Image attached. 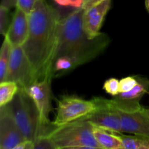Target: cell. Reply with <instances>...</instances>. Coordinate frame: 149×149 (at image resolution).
<instances>
[{"label": "cell", "instance_id": "1", "mask_svg": "<svg viewBox=\"0 0 149 149\" xmlns=\"http://www.w3.org/2000/svg\"><path fill=\"white\" fill-rule=\"evenodd\" d=\"M29 32L22 45L35 79L53 77V59L58 44L61 18L47 0H39L29 14Z\"/></svg>", "mask_w": 149, "mask_h": 149}, {"label": "cell", "instance_id": "2", "mask_svg": "<svg viewBox=\"0 0 149 149\" xmlns=\"http://www.w3.org/2000/svg\"><path fill=\"white\" fill-rule=\"evenodd\" d=\"M84 13L81 9L60 20L53 62L59 57L68 56L78 67L98 56L110 44L111 39L106 34L101 33L95 38L86 34L83 28Z\"/></svg>", "mask_w": 149, "mask_h": 149}, {"label": "cell", "instance_id": "3", "mask_svg": "<svg viewBox=\"0 0 149 149\" xmlns=\"http://www.w3.org/2000/svg\"><path fill=\"white\" fill-rule=\"evenodd\" d=\"M5 106L27 141L34 142L40 137H47L55 128L43 125L36 105L23 89H19L14 99Z\"/></svg>", "mask_w": 149, "mask_h": 149}, {"label": "cell", "instance_id": "4", "mask_svg": "<svg viewBox=\"0 0 149 149\" xmlns=\"http://www.w3.org/2000/svg\"><path fill=\"white\" fill-rule=\"evenodd\" d=\"M94 126L84 118L55 127L47 137L58 149L75 146L101 148L93 134Z\"/></svg>", "mask_w": 149, "mask_h": 149}, {"label": "cell", "instance_id": "5", "mask_svg": "<svg viewBox=\"0 0 149 149\" xmlns=\"http://www.w3.org/2000/svg\"><path fill=\"white\" fill-rule=\"evenodd\" d=\"M93 99L86 100L75 95H64L57 101L56 115L52 123L55 127L84 118L96 110Z\"/></svg>", "mask_w": 149, "mask_h": 149}, {"label": "cell", "instance_id": "6", "mask_svg": "<svg viewBox=\"0 0 149 149\" xmlns=\"http://www.w3.org/2000/svg\"><path fill=\"white\" fill-rule=\"evenodd\" d=\"M96 110L84 117L94 127L113 133H122L119 111L111 102V99L93 98Z\"/></svg>", "mask_w": 149, "mask_h": 149}, {"label": "cell", "instance_id": "7", "mask_svg": "<svg viewBox=\"0 0 149 149\" xmlns=\"http://www.w3.org/2000/svg\"><path fill=\"white\" fill-rule=\"evenodd\" d=\"M5 80L15 82L23 90L36 81L33 69L22 46L13 47Z\"/></svg>", "mask_w": 149, "mask_h": 149}, {"label": "cell", "instance_id": "8", "mask_svg": "<svg viewBox=\"0 0 149 149\" xmlns=\"http://www.w3.org/2000/svg\"><path fill=\"white\" fill-rule=\"evenodd\" d=\"M52 77L48 76L41 80H36L25 89L36 105L43 125L49 128L55 127L49 119V113L52 110Z\"/></svg>", "mask_w": 149, "mask_h": 149}, {"label": "cell", "instance_id": "9", "mask_svg": "<svg viewBox=\"0 0 149 149\" xmlns=\"http://www.w3.org/2000/svg\"><path fill=\"white\" fill-rule=\"evenodd\" d=\"M138 83L131 91L120 93L113 96L111 102L119 111H133L142 108L140 104L141 98L148 92L149 80L137 75Z\"/></svg>", "mask_w": 149, "mask_h": 149}, {"label": "cell", "instance_id": "10", "mask_svg": "<svg viewBox=\"0 0 149 149\" xmlns=\"http://www.w3.org/2000/svg\"><path fill=\"white\" fill-rule=\"evenodd\" d=\"M26 141L7 107L0 108V149H13Z\"/></svg>", "mask_w": 149, "mask_h": 149}, {"label": "cell", "instance_id": "11", "mask_svg": "<svg viewBox=\"0 0 149 149\" xmlns=\"http://www.w3.org/2000/svg\"><path fill=\"white\" fill-rule=\"evenodd\" d=\"M122 133L149 139V115L147 108L133 111H119Z\"/></svg>", "mask_w": 149, "mask_h": 149}, {"label": "cell", "instance_id": "12", "mask_svg": "<svg viewBox=\"0 0 149 149\" xmlns=\"http://www.w3.org/2000/svg\"><path fill=\"white\" fill-rule=\"evenodd\" d=\"M111 0H105L91 8L84 10L83 15V28L90 38H95L100 32L106 15L110 10Z\"/></svg>", "mask_w": 149, "mask_h": 149}, {"label": "cell", "instance_id": "13", "mask_svg": "<svg viewBox=\"0 0 149 149\" xmlns=\"http://www.w3.org/2000/svg\"><path fill=\"white\" fill-rule=\"evenodd\" d=\"M13 16L11 24L4 37L7 38L13 47L22 46L29 35V15L18 7H16Z\"/></svg>", "mask_w": 149, "mask_h": 149}, {"label": "cell", "instance_id": "14", "mask_svg": "<svg viewBox=\"0 0 149 149\" xmlns=\"http://www.w3.org/2000/svg\"><path fill=\"white\" fill-rule=\"evenodd\" d=\"M95 138L103 149H125L122 139L117 133L111 132L94 127Z\"/></svg>", "mask_w": 149, "mask_h": 149}, {"label": "cell", "instance_id": "15", "mask_svg": "<svg viewBox=\"0 0 149 149\" xmlns=\"http://www.w3.org/2000/svg\"><path fill=\"white\" fill-rule=\"evenodd\" d=\"M61 19L83 9L85 0H47Z\"/></svg>", "mask_w": 149, "mask_h": 149}, {"label": "cell", "instance_id": "16", "mask_svg": "<svg viewBox=\"0 0 149 149\" xmlns=\"http://www.w3.org/2000/svg\"><path fill=\"white\" fill-rule=\"evenodd\" d=\"M12 49L13 45L7 38L4 37V39L0 50V82H3L5 80L10 64Z\"/></svg>", "mask_w": 149, "mask_h": 149}, {"label": "cell", "instance_id": "17", "mask_svg": "<svg viewBox=\"0 0 149 149\" xmlns=\"http://www.w3.org/2000/svg\"><path fill=\"white\" fill-rule=\"evenodd\" d=\"M19 91V87L13 81L1 82L0 83V108L10 103Z\"/></svg>", "mask_w": 149, "mask_h": 149}, {"label": "cell", "instance_id": "18", "mask_svg": "<svg viewBox=\"0 0 149 149\" xmlns=\"http://www.w3.org/2000/svg\"><path fill=\"white\" fill-rule=\"evenodd\" d=\"M122 139L125 149H149V139L136 135L117 133Z\"/></svg>", "mask_w": 149, "mask_h": 149}, {"label": "cell", "instance_id": "19", "mask_svg": "<svg viewBox=\"0 0 149 149\" xmlns=\"http://www.w3.org/2000/svg\"><path fill=\"white\" fill-rule=\"evenodd\" d=\"M13 16L10 14V10L0 6V33L5 36L11 24Z\"/></svg>", "mask_w": 149, "mask_h": 149}, {"label": "cell", "instance_id": "20", "mask_svg": "<svg viewBox=\"0 0 149 149\" xmlns=\"http://www.w3.org/2000/svg\"><path fill=\"white\" fill-rule=\"evenodd\" d=\"M103 90L106 91V93L113 96H116L121 93L119 80L114 77H111V78L106 80L103 84Z\"/></svg>", "mask_w": 149, "mask_h": 149}, {"label": "cell", "instance_id": "21", "mask_svg": "<svg viewBox=\"0 0 149 149\" xmlns=\"http://www.w3.org/2000/svg\"><path fill=\"white\" fill-rule=\"evenodd\" d=\"M138 83L137 75L129 76V77H124L119 80L120 84V92L125 93L132 90Z\"/></svg>", "mask_w": 149, "mask_h": 149}, {"label": "cell", "instance_id": "22", "mask_svg": "<svg viewBox=\"0 0 149 149\" xmlns=\"http://www.w3.org/2000/svg\"><path fill=\"white\" fill-rule=\"evenodd\" d=\"M33 143V149H58L47 137H40Z\"/></svg>", "mask_w": 149, "mask_h": 149}, {"label": "cell", "instance_id": "23", "mask_svg": "<svg viewBox=\"0 0 149 149\" xmlns=\"http://www.w3.org/2000/svg\"><path fill=\"white\" fill-rule=\"evenodd\" d=\"M38 1L39 0H17V7L29 15Z\"/></svg>", "mask_w": 149, "mask_h": 149}, {"label": "cell", "instance_id": "24", "mask_svg": "<svg viewBox=\"0 0 149 149\" xmlns=\"http://www.w3.org/2000/svg\"><path fill=\"white\" fill-rule=\"evenodd\" d=\"M17 0H1V6L11 10L13 7H17Z\"/></svg>", "mask_w": 149, "mask_h": 149}, {"label": "cell", "instance_id": "25", "mask_svg": "<svg viewBox=\"0 0 149 149\" xmlns=\"http://www.w3.org/2000/svg\"><path fill=\"white\" fill-rule=\"evenodd\" d=\"M105 1V0H85V2H84V7L83 9L84 10H87L88 9L91 8L93 6L96 5V4H99V3L102 2V1Z\"/></svg>", "mask_w": 149, "mask_h": 149}, {"label": "cell", "instance_id": "26", "mask_svg": "<svg viewBox=\"0 0 149 149\" xmlns=\"http://www.w3.org/2000/svg\"><path fill=\"white\" fill-rule=\"evenodd\" d=\"M62 149H103L101 148L93 147V146H75V147L64 148Z\"/></svg>", "mask_w": 149, "mask_h": 149}, {"label": "cell", "instance_id": "27", "mask_svg": "<svg viewBox=\"0 0 149 149\" xmlns=\"http://www.w3.org/2000/svg\"><path fill=\"white\" fill-rule=\"evenodd\" d=\"M26 143H27V141L24 142V143H20V144L17 145V146H15V147L13 149H25V148H26Z\"/></svg>", "mask_w": 149, "mask_h": 149}, {"label": "cell", "instance_id": "28", "mask_svg": "<svg viewBox=\"0 0 149 149\" xmlns=\"http://www.w3.org/2000/svg\"><path fill=\"white\" fill-rule=\"evenodd\" d=\"M25 149H33V143L31 141H27Z\"/></svg>", "mask_w": 149, "mask_h": 149}, {"label": "cell", "instance_id": "29", "mask_svg": "<svg viewBox=\"0 0 149 149\" xmlns=\"http://www.w3.org/2000/svg\"><path fill=\"white\" fill-rule=\"evenodd\" d=\"M145 5L147 11H148L149 13V0H145Z\"/></svg>", "mask_w": 149, "mask_h": 149}, {"label": "cell", "instance_id": "30", "mask_svg": "<svg viewBox=\"0 0 149 149\" xmlns=\"http://www.w3.org/2000/svg\"><path fill=\"white\" fill-rule=\"evenodd\" d=\"M147 111H148V115H149V108H147Z\"/></svg>", "mask_w": 149, "mask_h": 149}]
</instances>
